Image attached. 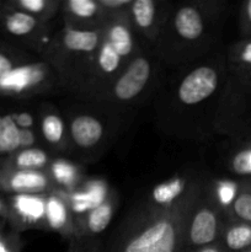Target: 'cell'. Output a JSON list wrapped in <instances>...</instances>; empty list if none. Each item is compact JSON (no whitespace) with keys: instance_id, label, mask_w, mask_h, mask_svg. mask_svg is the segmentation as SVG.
<instances>
[{"instance_id":"11","label":"cell","mask_w":251,"mask_h":252,"mask_svg":"<svg viewBox=\"0 0 251 252\" xmlns=\"http://www.w3.org/2000/svg\"><path fill=\"white\" fill-rule=\"evenodd\" d=\"M46 153L39 149H25L15 155L11 160L12 166L16 170H25V171H32V170L41 169L47 164Z\"/></svg>"},{"instance_id":"18","label":"cell","mask_w":251,"mask_h":252,"mask_svg":"<svg viewBox=\"0 0 251 252\" xmlns=\"http://www.w3.org/2000/svg\"><path fill=\"white\" fill-rule=\"evenodd\" d=\"M120 59L121 57L118 56L117 52L108 42H106L102 46L100 56H98V64H100L101 69L106 73H112L120 65Z\"/></svg>"},{"instance_id":"26","label":"cell","mask_w":251,"mask_h":252,"mask_svg":"<svg viewBox=\"0 0 251 252\" xmlns=\"http://www.w3.org/2000/svg\"><path fill=\"white\" fill-rule=\"evenodd\" d=\"M33 143V135L32 133H30L29 130L24 129L20 132V147H27V145H31Z\"/></svg>"},{"instance_id":"23","label":"cell","mask_w":251,"mask_h":252,"mask_svg":"<svg viewBox=\"0 0 251 252\" xmlns=\"http://www.w3.org/2000/svg\"><path fill=\"white\" fill-rule=\"evenodd\" d=\"M250 154L251 152H244L236 155L234 159V169L239 174H249L250 170Z\"/></svg>"},{"instance_id":"28","label":"cell","mask_w":251,"mask_h":252,"mask_svg":"<svg viewBox=\"0 0 251 252\" xmlns=\"http://www.w3.org/2000/svg\"><path fill=\"white\" fill-rule=\"evenodd\" d=\"M17 125L22 128H29L32 125V118L30 115H20L17 118Z\"/></svg>"},{"instance_id":"4","label":"cell","mask_w":251,"mask_h":252,"mask_svg":"<svg viewBox=\"0 0 251 252\" xmlns=\"http://www.w3.org/2000/svg\"><path fill=\"white\" fill-rule=\"evenodd\" d=\"M0 186L17 193L38 192L46 189L47 181L41 174L25 170H12L0 174Z\"/></svg>"},{"instance_id":"33","label":"cell","mask_w":251,"mask_h":252,"mask_svg":"<svg viewBox=\"0 0 251 252\" xmlns=\"http://www.w3.org/2000/svg\"><path fill=\"white\" fill-rule=\"evenodd\" d=\"M246 9H248V16H249V19L251 20V0L248 2V7H246Z\"/></svg>"},{"instance_id":"27","label":"cell","mask_w":251,"mask_h":252,"mask_svg":"<svg viewBox=\"0 0 251 252\" xmlns=\"http://www.w3.org/2000/svg\"><path fill=\"white\" fill-rule=\"evenodd\" d=\"M129 2V0H102L101 4L107 7H118Z\"/></svg>"},{"instance_id":"8","label":"cell","mask_w":251,"mask_h":252,"mask_svg":"<svg viewBox=\"0 0 251 252\" xmlns=\"http://www.w3.org/2000/svg\"><path fill=\"white\" fill-rule=\"evenodd\" d=\"M64 46L70 51L91 52L98 43L97 32L68 30L64 34Z\"/></svg>"},{"instance_id":"17","label":"cell","mask_w":251,"mask_h":252,"mask_svg":"<svg viewBox=\"0 0 251 252\" xmlns=\"http://www.w3.org/2000/svg\"><path fill=\"white\" fill-rule=\"evenodd\" d=\"M42 132L49 143H58L63 137V123L57 116H46L42 122Z\"/></svg>"},{"instance_id":"30","label":"cell","mask_w":251,"mask_h":252,"mask_svg":"<svg viewBox=\"0 0 251 252\" xmlns=\"http://www.w3.org/2000/svg\"><path fill=\"white\" fill-rule=\"evenodd\" d=\"M231 196V189H228V187H224V189L221 191V198H223L224 202H228L230 199Z\"/></svg>"},{"instance_id":"20","label":"cell","mask_w":251,"mask_h":252,"mask_svg":"<svg viewBox=\"0 0 251 252\" xmlns=\"http://www.w3.org/2000/svg\"><path fill=\"white\" fill-rule=\"evenodd\" d=\"M181 184L179 181H176L171 185H166V186H161L159 189H157L154 192V196L157 202H160V203H166V202L171 201L174 197H176L177 194L181 193Z\"/></svg>"},{"instance_id":"14","label":"cell","mask_w":251,"mask_h":252,"mask_svg":"<svg viewBox=\"0 0 251 252\" xmlns=\"http://www.w3.org/2000/svg\"><path fill=\"white\" fill-rule=\"evenodd\" d=\"M112 217V208L110 204H101L90 213L88 219V226L91 233L98 234L107 228Z\"/></svg>"},{"instance_id":"36","label":"cell","mask_w":251,"mask_h":252,"mask_svg":"<svg viewBox=\"0 0 251 252\" xmlns=\"http://www.w3.org/2000/svg\"><path fill=\"white\" fill-rule=\"evenodd\" d=\"M245 252H251V250H249V251H245Z\"/></svg>"},{"instance_id":"32","label":"cell","mask_w":251,"mask_h":252,"mask_svg":"<svg viewBox=\"0 0 251 252\" xmlns=\"http://www.w3.org/2000/svg\"><path fill=\"white\" fill-rule=\"evenodd\" d=\"M0 252H9L7 251V248L6 246L2 244V240H1V236H0Z\"/></svg>"},{"instance_id":"9","label":"cell","mask_w":251,"mask_h":252,"mask_svg":"<svg viewBox=\"0 0 251 252\" xmlns=\"http://www.w3.org/2000/svg\"><path fill=\"white\" fill-rule=\"evenodd\" d=\"M37 21L32 15L24 11H12L4 19V27L14 36H25L36 27Z\"/></svg>"},{"instance_id":"31","label":"cell","mask_w":251,"mask_h":252,"mask_svg":"<svg viewBox=\"0 0 251 252\" xmlns=\"http://www.w3.org/2000/svg\"><path fill=\"white\" fill-rule=\"evenodd\" d=\"M198 252H220V250L217 248H214V246H208V248L201 249Z\"/></svg>"},{"instance_id":"1","label":"cell","mask_w":251,"mask_h":252,"mask_svg":"<svg viewBox=\"0 0 251 252\" xmlns=\"http://www.w3.org/2000/svg\"><path fill=\"white\" fill-rule=\"evenodd\" d=\"M196 199L192 193L176 204L145 213L116 241L110 252H182L185 230Z\"/></svg>"},{"instance_id":"34","label":"cell","mask_w":251,"mask_h":252,"mask_svg":"<svg viewBox=\"0 0 251 252\" xmlns=\"http://www.w3.org/2000/svg\"><path fill=\"white\" fill-rule=\"evenodd\" d=\"M2 209H4V206H2V202H1V199H0V213L2 212Z\"/></svg>"},{"instance_id":"21","label":"cell","mask_w":251,"mask_h":252,"mask_svg":"<svg viewBox=\"0 0 251 252\" xmlns=\"http://www.w3.org/2000/svg\"><path fill=\"white\" fill-rule=\"evenodd\" d=\"M234 211L241 219L251 221V194L244 193L239 196L234 202Z\"/></svg>"},{"instance_id":"25","label":"cell","mask_w":251,"mask_h":252,"mask_svg":"<svg viewBox=\"0 0 251 252\" xmlns=\"http://www.w3.org/2000/svg\"><path fill=\"white\" fill-rule=\"evenodd\" d=\"M17 4L20 7L30 12H39L46 6V2L43 0H20Z\"/></svg>"},{"instance_id":"24","label":"cell","mask_w":251,"mask_h":252,"mask_svg":"<svg viewBox=\"0 0 251 252\" xmlns=\"http://www.w3.org/2000/svg\"><path fill=\"white\" fill-rule=\"evenodd\" d=\"M14 70V63L12 59L7 56L5 52L0 49V79L5 78Z\"/></svg>"},{"instance_id":"12","label":"cell","mask_w":251,"mask_h":252,"mask_svg":"<svg viewBox=\"0 0 251 252\" xmlns=\"http://www.w3.org/2000/svg\"><path fill=\"white\" fill-rule=\"evenodd\" d=\"M108 43L113 47L120 57H126L130 53L133 47L132 36L127 27L122 25H116L110 32V41Z\"/></svg>"},{"instance_id":"19","label":"cell","mask_w":251,"mask_h":252,"mask_svg":"<svg viewBox=\"0 0 251 252\" xmlns=\"http://www.w3.org/2000/svg\"><path fill=\"white\" fill-rule=\"evenodd\" d=\"M68 6L74 15L84 17V19L94 16L97 10L96 2L91 1V0H70L68 2Z\"/></svg>"},{"instance_id":"6","label":"cell","mask_w":251,"mask_h":252,"mask_svg":"<svg viewBox=\"0 0 251 252\" xmlns=\"http://www.w3.org/2000/svg\"><path fill=\"white\" fill-rule=\"evenodd\" d=\"M70 132L76 145L90 148L101 139L103 128L96 118L90 116H79L71 122Z\"/></svg>"},{"instance_id":"35","label":"cell","mask_w":251,"mask_h":252,"mask_svg":"<svg viewBox=\"0 0 251 252\" xmlns=\"http://www.w3.org/2000/svg\"><path fill=\"white\" fill-rule=\"evenodd\" d=\"M250 170H251V154H250Z\"/></svg>"},{"instance_id":"13","label":"cell","mask_w":251,"mask_h":252,"mask_svg":"<svg viewBox=\"0 0 251 252\" xmlns=\"http://www.w3.org/2000/svg\"><path fill=\"white\" fill-rule=\"evenodd\" d=\"M225 243L230 250L238 251L251 245V228L246 225H238L226 233Z\"/></svg>"},{"instance_id":"10","label":"cell","mask_w":251,"mask_h":252,"mask_svg":"<svg viewBox=\"0 0 251 252\" xmlns=\"http://www.w3.org/2000/svg\"><path fill=\"white\" fill-rule=\"evenodd\" d=\"M20 132L11 118H0V154L12 153L20 147Z\"/></svg>"},{"instance_id":"15","label":"cell","mask_w":251,"mask_h":252,"mask_svg":"<svg viewBox=\"0 0 251 252\" xmlns=\"http://www.w3.org/2000/svg\"><path fill=\"white\" fill-rule=\"evenodd\" d=\"M132 11L135 22L142 29H148L154 21L155 5L152 0H137L133 2Z\"/></svg>"},{"instance_id":"5","label":"cell","mask_w":251,"mask_h":252,"mask_svg":"<svg viewBox=\"0 0 251 252\" xmlns=\"http://www.w3.org/2000/svg\"><path fill=\"white\" fill-rule=\"evenodd\" d=\"M189 241L194 246L209 245L217 236V217L209 208H202L193 217L189 228Z\"/></svg>"},{"instance_id":"3","label":"cell","mask_w":251,"mask_h":252,"mask_svg":"<svg viewBox=\"0 0 251 252\" xmlns=\"http://www.w3.org/2000/svg\"><path fill=\"white\" fill-rule=\"evenodd\" d=\"M149 75L150 65L147 59H135L115 85V95L120 100H130L135 97L144 89Z\"/></svg>"},{"instance_id":"2","label":"cell","mask_w":251,"mask_h":252,"mask_svg":"<svg viewBox=\"0 0 251 252\" xmlns=\"http://www.w3.org/2000/svg\"><path fill=\"white\" fill-rule=\"evenodd\" d=\"M217 85V71L209 66H199L182 80L179 97L185 105H196L208 98L216 91Z\"/></svg>"},{"instance_id":"22","label":"cell","mask_w":251,"mask_h":252,"mask_svg":"<svg viewBox=\"0 0 251 252\" xmlns=\"http://www.w3.org/2000/svg\"><path fill=\"white\" fill-rule=\"evenodd\" d=\"M48 214L53 225H61L64 219H65V212H64L63 206L58 201H54V199L49 202Z\"/></svg>"},{"instance_id":"29","label":"cell","mask_w":251,"mask_h":252,"mask_svg":"<svg viewBox=\"0 0 251 252\" xmlns=\"http://www.w3.org/2000/svg\"><path fill=\"white\" fill-rule=\"evenodd\" d=\"M241 58L245 63L251 64V42H249L243 49V53H241Z\"/></svg>"},{"instance_id":"16","label":"cell","mask_w":251,"mask_h":252,"mask_svg":"<svg viewBox=\"0 0 251 252\" xmlns=\"http://www.w3.org/2000/svg\"><path fill=\"white\" fill-rule=\"evenodd\" d=\"M15 208L20 214L29 218H39L43 213V204L39 199L30 196H19L15 198Z\"/></svg>"},{"instance_id":"7","label":"cell","mask_w":251,"mask_h":252,"mask_svg":"<svg viewBox=\"0 0 251 252\" xmlns=\"http://www.w3.org/2000/svg\"><path fill=\"white\" fill-rule=\"evenodd\" d=\"M175 27L182 38L197 39L203 32V21L198 10L192 6H185L179 10L175 17Z\"/></svg>"}]
</instances>
